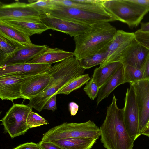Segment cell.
I'll return each instance as SVG.
<instances>
[{
  "instance_id": "cell-1",
  "label": "cell",
  "mask_w": 149,
  "mask_h": 149,
  "mask_svg": "<svg viewBox=\"0 0 149 149\" xmlns=\"http://www.w3.org/2000/svg\"><path fill=\"white\" fill-rule=\"evenodd\" d=\"M85 70L74 56L56 63L47 70L52 76L48 87L39 95L29 100L27 105L41 111L50 97L72 79L84 74Z\"/></svg>"
},
{
  "instance_id": "cell-2",
  "label": "cell",
  "mask_w": 149,
  "mask_h": 149,
  "mask_svg": "<svg viewBox=\"0 0 149 149\" xmlns=\"http://www.w3.org/2000/svg\"><path fill=\"white\" fill-rule=\"evenodd\" d=\"M113 95L107 107L106 116L100 127V141L106 149H133L134 141L129 136L123 117V108H119Z\"/></svg>"
},
{
  "instance_id": "cell-3",
  "label": "cell",
  "mask_w": 149,
  "mask_h": 149,
  "mask_svg": "<svg viewBox=\"0 0 149 149\" xmlns=\"http://www.w3.org/2000/svg\"><path fill=\"white\" fill-rule=\"evenodd\" d=\"M84 33L74 37L75 57L79 60L107 48L112 42L117 30L109 22L91 26Z\"/></svg>"
},
{
  "instance_id": "cell-4",
  "label": "cell",
  "mask_w": 149,
  "mask_h": 149,
  "mask_svg": "<svg viewBox=\"0 0 149 149\" xmlns=\"http://www.w3.org/2000/svg\"><path fill=\"white\" fill-rule=\"evenodd\" d=\"M100 136V128L93 121L89 120L81 123L64 122L45 133L41 141H53L72 138L97 140Z\"/></svg>"
},
{
  "instance_id": "cell-5",
  "label": "cell",
  "mask_w": 149,
  "mask_h": 149,
  "mask_svg": "<svg viewBox=\"0 0 149 149\" xmlns=\"http://www.w3.org/2000/svg\"><path fill=\"white\" fill-rule=\"evenodd\" d=\"M105 9L116 20L127 24L130 28L138 26L149 11L141 5L130 0H102Z\"/></svg>"
},
{
  "instance_id": "cell-6",
  "label": "cell",
  "mask_w": 149,
  "mask_h": 149,
  "mask_svg": "<svg viewBox=\"0 0 149 149\" xmlns=\"http://www.w3.org/2000/svg\"><path fill=\"white\" fill-rule=\"evenodd\" d=\"M46 14L91 26L101 22L116 21L109 13H93L74 8L56 5L54 9Z\"/></svg>"
},
{
  "instance_id": "cell-7",
  "label": "cell",
  "mask_w": 149,
  "mask_h": 149,
  "mask_svg": "<svg viewBox=\"0 0 149 149\" xmlns=\"http://www.w3.org/2000/svg\"><path fill=\"white\" fill-rule=\"evenodd\" d=\"M32 108L22 104H14L1 120L4 132L8 133L12 139L24 135L29 129L26 120Z\"/></svg>"
},
{
  "instance_id": "cell-8",
  "label": "cell",
  "mask_w": 149,
  "mask_h": 149,
  "mask_svg": "<svg viewBox=\"0 0 149 149\" xmlns=\"http://www.w3.org/2000/svg\"><path fill=\"white\" fill-rule=\"evenodd\" d=\"M130 84L126 93L123 117L128 134L135 141L141 134L139 129V114L135 93L133 86Z\"/></svg>"
},
{
  "instance_id": "cell-9",
  "label": "cell",
  "mask_w": 149,
  "mask_h": 149,
  "mask_svg": "<svg viewBox=\"0 0 149 149\" xmlns=\"http://www.w3.org/2000/svg\"><path fill=\"white\" fill-rule=\"evenodd\" d=\"M39 74H15L0 77V99L2 100H10L13 103L14 100L22 98L21 90L23 84Z\"/></svg>"
},
{
  "instance_id": "cell-10",
  "label": "cell",
  "mask_w": 149,
  "mask_h": 149,
  "mask_svg": "<svg viewBox=\"0 0 149 149\" xmlns=\"http://www.w3.org/2000/svg\"><path fill=\"white\" fill-rule=\"evenodd\" d=\"M40 17L41 22L49 29L61 32L73 37L84 33L91 27V26L59 18L48 14L40 15Z\"/></svg>"
},
{
  "instance_id": "cell-11",
  "label": "cell",
  "mask_w": 149,
  "mask_h": 149,
  "mask_svg": "<svg viewBox=\"0 0 149 149\" xmlns=\"http://www.w3.org/2000/svg\"><path fill=\"white\" fill-rule=\"evenodd\" d=\"M40 13L28 3L19 1L9 4L0 3V20H33L40 18Z\"/></svg>"
},
{
  "instance_id": "cell-12",
  "label": "cell",
  "mask_w": 149,
  "mask_h": 149,
  "mask_svg": "<svg viewBox=\"0 0 149 149\" xmlns=\"http://www.w3.org/2000/svg\"><path fill=\"white\" fill-rule=\"evenodd\" d=\"M130 84L135 93L139 114V129L141 134L149 120V80L143 79Z\"/></svg>"
},
{
  "instance_id": "cell-13",
  "label": "cell",
  "mask_w": 149,
  "mask_h": 149,
  "mask_svg": "<svg viewBox=\"0 0 149 149\" xmlns=\"http://www.w3.org/2000/svg\"><path fill=\"white\" fill-rule=\"evenodd\" d=\"M135 36L134 33L117 30L113 40L107 48L106 58L100 67L118 62L122 54L135 39Z\"/></svg>"
},
{
  "instance_id": "cell-14",
  "label": "cell",
  "mask_w": 149,
  "mask_h": 149,
  "mask_svg": "<svg viewBox=\"0 0 149 149\" xmlns=\"http://www.w3.org/2000/svg\"><path fill=\"white\" fill-rule=\"evenodd\" d=\"M149 55V50L134 39L122 54L118 62L142 69Z\"/></svg>"
},
{
  "instance_id": "cell-15",
  "label": "cell",
  "mask_w": 149,
  "mask_h": 149,
  "mask_svg": "<svg viewBox=\"0 0 149 149\" xmlns=\"http://www.w3.org/2000/svg\"><path fill=\"white\" fill-rule=\"evenodd\" d=\"M51 77L47 71L24 83L21 90L22 98L30 100L39 95L48 87Z\"/></svg>"
},
{
  "instance_id": "cell-16",
  "label": "cell",
  "mask_w": 149,
  "mask_h": 149,
  "mask_svg": "<svg viewBox=\"0 0 149 149\" xmlns=\"http://www.w3.org/2000/svg\"><path fill=\"white\" fill-rule=\"evenodd\" d=\"M48 47L47 45L33 44L22 47L7 59L0 67L26 63Z\"/></svg>"
},
{
  "instance_id": "cell-17",
  "label": "cell",
  "mask_w": 149,
  "mask_h": 149,
  "mask_svg": "<svg viewBox=\"0 0 149 149\" xmlns=\"http://www.w3.org/2000/svg\"><path fill=\"white\" fill-rule=\"evenodd\" d=\"M51 67L48 64H24L0 67V77L13 74L31 75L39 74L47 71Z\"/></svg>"
},
{
  "instance_id": "cell-18",
  "label": "cell",
  "mask_w": 149,
  "mask_h": 149,
  "mask_svg": "<svg viewBox=\"0 0 149 149\" xmlns=\"http://www.w3.org/2000/svg\"><path fill=\"white\" fill-rule=\"evenodd\" d=\"M73 56H74L73 52L57 48L48 47L26 63L48 64L51 65Z\"/></svg>"
},
{
  "instance_id": "cell-19",
  "label": "cell",
  "mask_w": 149,
  "mask_h": 149,
  "mask_svg": "<svg viewBox=\"0 0 149 149\" xmlns=\"http://www.w3.org/2000/svg\"><path fill=\"white\" fill-rule=\"evenodd\" d=\"M56 5L74 8L93 13H109L102 5V0H52Z\"/></svg>"
},
{
  "instance_id": "cell-20",
  "label": "cell",
  "mask_w": 149,
  "mask_h": 149,
  "mask_svg": "<svg viewBox=\"0 0 149 149\" xmlns=\"http://www.w3.org/2000/svg\"><path fill=\"white\" fill-rule=\"evenodd\" d=\"M3 21L29 36L35 34H41L49 29L41 22L40 18L33 20L9 19Z\"/></svg>"
},
{
  "instance_id": "cell-21",
  "label": "cell",
  "mask_w": 149,
  "mask_h": 149,
  "mask_svg": "<svg viewBox=\"0 0 149 149\" xmlns=\"http://www.w3.org/2000/svg\"><path fill=\"white\" fill-rule=\"evenodd\" d=\"M125 83L124 68L122 65L113 75L100 88L96 102L97 106L120 85Z\"/></svg>"
},
{
  "instance_id": "cell-22",
  "label": "cell",
  "mask_w": 149,
  "mask_h": 149,
  "mask_svg": "<svg viewBox=\"0 0 149 149\" xmlns=\"http://www.w3.org/2000/svg\"><path fill=\"white\" fill-rule=\"evenodd\" d=\"M25 46L0 31V66L17 50Z\"/></svg>"
},
{
  "instance_id": "cell-23",
  "label": "cell",
  "mask_w": 149,
  "mask_h": 149,
  "mask_svg": "<svg viewBox=\"0 0 149 149\" xmlns=\"http://www.w3.org/2000/svg\"><path fill=\"white\" fill-rule=\"evenodd\" d=\"M122 65L120 62H114L96 68L92 77L100 88Z\"/></svg>"
},
{
  "instance_id": "cell-24",
  "label": "cell",
  "mask_w": 149,
  "mask_h": 149,
  "mask_svg": "<svg viewBox=\"0 0 149 149\" xmlns=\"http://www.w3.org/2000/svg\"><path fill=\"white\" fill-rule=\"evenodd\" d=\"M97 140L72 138L52 141L62 149H91Z\"/></svg>"
},
{
  "instance_id": "cell-25",
  "label": "cell",
  "mask_w": 149,
  "mask_h": 149,
  "mask_svg": "<svg viewBox=\"0 0 149 149\" xmlns=\"http://www.w3.org/2000/svg\"><path fill=\"white\" fill-rule=\"evenodd\" d=\"M0 31L24 45L33 44L29 36L2 20H0Z\"/></svg>"
},
{
  "instance_id": "cell-26",
  "label": "cell",
  "mask_w": 149,
  "mask_h": 149,
  "mask_svg": "<svg viewBox=\"0 0 149 149\" xmlns=\"http://www.w3.org/2000/svg\"><path fill=\"white\" fill-rule=\"evenodd\" d=\"M88 74L80 75L74 78L60 89L56 94L68 95L86 84L91 79Z\"/></svg>"
},
{
  "instance_id": "cell-27",
  "label": "cell",
  "mask_w": 149,
  "mask_h": 149,
  "mask_svg": "<svg viewBox=\"0 0 149 149\" xmlns=\"http://www.w3.org/2000/svg\"><path fill=\"white\" fill-rule=\"evenodd\" d=\"M107 47L94 54L79 60L81 66L86 69L100 65L106 58Z\"/></svg>"
},
{
  "instance_id": "cell-28",
  "label": "cell",
  "mask_w": 149,
  "mask_h": 149,
  "mask_svg": "<svg viewBox=\"0 0 149 149\" xmlns=\"http://www.w3.org/2000/svg\"><path fill=\"white\" fill-rule=\"evenodd\" d=\"M125 83L130 84L143 79V70L129 65H123Z\"/></svg>"
},
{
  "instance_id": "cell-29",
  "label": "cell",
  "mask_w": 149,
  "mask_h": 149,
  "mask_svg": "<svg viewBox=\"0 0 149 149\" xmlns=\"http://www.w3.org/2000/svg\"><path fill=\"white\" fill-rule=\"evenodd\" d=\"M28 3L29 6L32 7L38 11L40 15L47 13L49 11L54 9L56 5L52 0H37L32 1Z\"/></svg>"
},
{
  "instance_id": "cell-30",
  "label": "cell",
  "mask_w": 149,
  "mask_h": 149,
  "mask_svg": "<svg viewBox=\"0 0 149 149\" xmlns=\"http://www.w3.org/2000/svg\"><path fill=\"white\" fill-rule=\"evenodd\" d=\"M48 123L44 118L32 111L30 112L28 115L26 125L29 129L47 125Z\"/></svg>"
},
{
  "instance_id": "cell-31",
  "label": "cell",
  "mask_w": 149,
  "mask_h": 149,
  "mask_svg": "<svg viewBox=\"0 0 149 149\" xmlns=\"http://www.w3.org/2000/svg\"><path fill=\"white\" fill-rule=\"evenodd\" d=\"M100 88L91 78L86 84L83 89L86 94L91 100H94L97 97Z\"/></svg>"
},
{
  "instance_id": "cell-32",
  "label": "cell",
  "mask_w": 149,
  "mask_h": 149,
  "mask_svg": "<svg viewBox=\"0 0 149 149\" xmlns=\"http://www.w3.org/2000/svg\"><path fill=\"white\" fill-rule=\"evenodd\" d=\"M134 33L135 40L149 50V31L143 32L139 29Z\"/></svg>"
},
{
  "instance_id": "cell-33",
  "label": "cell",
  "mask_w": 149,
  "mask_h": 149,
  "mask_svg": "<svg viewBox=\"0 0 149 149\" xmlns=\"http://www.w3.org/2000/svg\"><path fill=\"white\" fill-rule=\"evenodd\" d=\"M56 95L54 94L50 98L45 104L43 109L51 110L53 112L57 109Z\"/></svg>"
},
{
  "instance_id": "cell-34",
  "label": "cell",
  "mask_w": 149,
  "mask_h": 149,
  "mask_svg": "<svg viewBox=\"0 0 149 149\" xmlns=\"http://www.w3.org/2000/svg\"><path fill=\"white\" fill-rule=\"evenodd\" d=\"M41 149H62L52 141H40L38 143Z\"/></svg>"
},
{
  "instance_id": "cell-35",
  "label": "cell",
  "mask_w": 149,
  "mask_h": 149,
  "mask_svg": "<svg viewBox=\"0 0 149 149\" xmlns=\"http://www.w3.org/2000/svg\"><path fill=\"white\" fill-rule=\"evenodd\" d=\"M13 149H41L38 144L33 142H27L19 145Z\"/></svg>"
},
{
  "instance_id": "cell-36",
  "label": "cell",
  "mask_w": 149,
  "mask_h": 149,
  "mask_svg": "<svg viewBox=\"0 0 149 149\" xmlns=\"http://www.w3.org/2000/svg\"><path fill=\"white\" fill-rule=\"evenodd\" d=\"M69 108L71 115H75L79 109L78 105L75 102H71L69 103Z\"/></svg>"
},
{
  "instance_id": "cell-37",
  "label": "cell",
  "mask_w": 149,
  "mask_h": 149,
  "mask_svg": "<svg viewBox=\"0 0 149 149\" xmlns=\"http://www.w3.org/2000/svg\"><path fill=\"white\" fill-rule=\"evenodd\" d=\"M142 69L144 72L143 79L149 80V55Z\"/></svg>"
},
{
  "instance_id": "cell-38",
  "label": "cell",
  "mask_w": 149,
  "mask_h": 149,
  "mask_svg": "<svg viewBox=\"0 0 149 149\" xmlns=\"http://www.w3.org/2000/svg\"><path fill=\"white\" fill-rule=\"evenodd\" d=\"M133 2L139 4L149 11V0H130Z\"/></svg>"
},
{
  "instance_id": "cell-39",
  "label": "cell",
  "mask_w": 149,
  "mask_h": 149,
  "mask_svg": "<svg viewBox=\"0 0 149 149\" xmlns=\"http://www.w3.org/2000/svg\"><path fill=\"white\" fill-rule=\"evenodd\" d=\"M140 29L139 30L143 32L149 31V22L141 23Z\"/></svg>"
},
{
  "instance_id": "cell-40",
  "label": "cell",
  "mask_w": 149,
  "mask_h": 149,
  "mask_svg": "<svg viewBox=\"0 0 149 149\" xmlns=\"http://www.w3.org/2000/svg\"><path fill=\"white\" fill-rule=\"evenodd\" d=\"M141 134L149 137V127L145 129L141 133Z\"/></svg>"
},
{
  "instance_id": "cell-41",
  "label": "cell",
  "mask_w": 149,
  "mask_h": 149,
  "mask_svg": "<svg viewBox=\"0 0 149 149\" xmlns=\"http://www.w3.org/2000/svg\"><path fill=\"white\" fill-rule=\"evenodd\" d=\"M148 127H149V120L146 125V129Z\"/></svg>"
}]
</instances>
